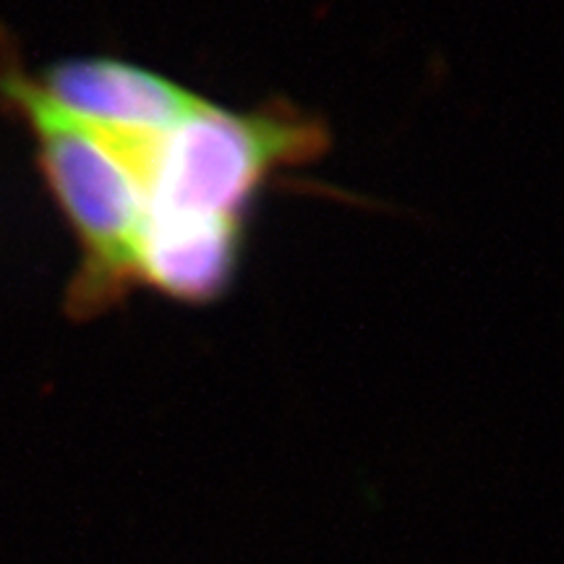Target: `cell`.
<instances>
[{
  "label": "cell",
  "instance_id": "1",
  "mask_svg": "<svg viewBox=\"0 0 564 564\" xmlns=\"http://www.w3.org/2000/svg\"><path fill=\"white\" fill-rule=\"evenodd\" d=\"M0 95L30 126L40 171L63 220L79 243V270L66 308L89 322L108 314L139 288L137 249L144 199L137 183L102 144L95 126L70 116L19 66L11 40L0 32Z\"/></svg>",
  "mask_w": 564,
  "mask_h": 564
},
{
  "label": "cell",
  "instance_id": "2",
  "mask_svg": "<svg viewBox=\"0 0 564 564\" xmlns=\"http://www.w3.org/2000/svg\"><path fill=\"white\" fill-rule=\"evenodd\" d=\"M329 131L288 102L230 110L204 100L165 133L147 215L228 217L249 223L253 199L274 175L316 162Z\"/></svg>",
  "mask_w": 564,
  "mask_h": 564
},
{
  "label": "cell",
  "instance_id": "3",
  "mask_svg": "<svg viewBox=\"0 0 564 564\" xmlns=\"http://www.w3.org/2000/svg\"><path fill=\"white\" fill-rule=\"evenodd\" d=\"M37 84L70 116L116 129L167 131L204 105L202 95L160 70L108 55L53 63Z\"/></svg>",
  "mask_w": 564,
  "mask_h": 564
},
{
  "label": "cell",
  "instance_id": "4",
  "mask_svg": "<svg viewBox=\"0 0 564 564\" xmlns=\"http://www.w3.org/2000/svg\"><path fill=\"white\" fill-rule=\"evenodd\" d=\"M243 246L241 220L150 215L139 230V288H152L181 303H212L232 285Z\"/></svg>",
  "mask_w": 564,
  "mask_h": 564
}]
</instances>
